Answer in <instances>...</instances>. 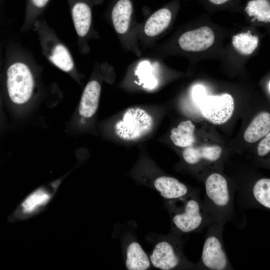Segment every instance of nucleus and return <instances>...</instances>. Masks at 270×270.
<instances>
[{
  "instance_id": "16",
  "label": "nucleus",
  "mask_w": 270,
  "mask_h": 270,
  "mask_svg": "<svg viewBox=\"0 0 270 270\" xmlns=\"http://www.w3.org/2000/svg\"><path fill=\"white\" fill-rule=\"evenodd\" d=\"M172 12L167 8H162L154 12L146 20L144 32L148 36H154L162 32L169 25Z\"/></svg>"
},
{
  "instance_id": "5",
  "label": "nucleus",
  "mask_w": 270,
  "mask_h": 270,
  "mask_svg": "<svg viewBox=\"0 0 270 270\" xmlns=\"http://www.w3.org/2000/svg\"><path fill=\"white\" fill-rule=\"evenodd\" d=\"M218 226V224L210 228L203 244L200 264L206 270H225L232 268Z\"/></svg>"
},
{
  "instance_id": "27",
  "label": "nucleus",
  "mask_w": 270,
  "mask_h": 270,
  "mask_svg": "<svg viewBox=\"0 0 270 270\" xmlns=\"http://www.w3.org/2000/svg\"><path fill=\"white\" fill-rule=\"evenodd\" d=\"M268 90L270 92V82H268Z\"/></svg>"
},
{
  "instance_id": "6",
  "label": "nucleus",
  "mask_w": 270,
  "mask_h": 270,
  "mask_svg": "<svg viewBox=\"0 0 270 270\" xmlns=\"http://www.w3.org/2000/svg\"><path fill=\"white\" fill-rule=\"evenodd\" d=\"M202 116L215 124H222L232 117L234 100L228 94L220 96H206L198 104Z\"/></svg>"
},
{
  "instance_id": "8",
  "label": "nucleus",
  "mask_w": 270,
  "mask_h": 270,
  "mask_svg": "<svg viewBox=\"0 0 270 270\" xmlns=\"http://www.w3.org/2000/svg\"><path fill=\"white\" fill-rule=\"evenodd\" d=\"M214 40L215 36L212 29L204 26L184 32L180 36L178 44L184 50L198 52L210 48Z\"/></svg>"
},
{
  "instance_id": "23",
  "label": "nucleus",
  "mask_w": 270,
  "mask_h": 270,
  "mask_svg": "<svg viewBox=\"0 0 270 270\" xmlns=\"http://www.w3.org/2000/svg\"><path fill=\"white\" fill-rule=\"evenodd\" d=\"M258 154L260 156H264L270 152V134L268 133L260 142L258 148Z\"/></svg>"
},
{
  "instance_id": "26",
  "label": "nucleus",
  "mask_w": 270,
  "mask_h": 270,
  "mask_svg": "<svg viewBox=\"0 0 270 270\" xmlns=\"http://www.w3.org/2000/svg\"><path fill=\"white\" fill-rule=\"evenodd\" d=\"M232 0H208V1L211 4L216 6L222 5Z\"/></svg>"
},
{
  "instance_id": "19",
  "label": "nucleus",
  "mask_w": 270,
  "mask_h": 270,
  "mask_svg": "<svg viewBox=\"0 0 270 270\" xmlns=\"http://www.w3.org/2000/svg\"><path fill=\"white\" fill-rule=\"evenodd\" d=\"M245 12L253 20L269 22H270V2L269 0H250L244 8Z\"/></svg>"
},
{
  "instance_id": "9",
  "label": "nucleus",
  "mask_w": 270,
  "mask_h": 270,
  "mask_svg": "<svg viewBox=\"0 0 270 270\" xmlns=\"http://www.w3.org/2000/svg\"><path fill=\"white\" fill-rule=\"evenodd\" d=\"M150 260L154 268L162 270L176 268L184 260L172 244L166 240H162L156 244Z\"/></svg>"
},
{
  "instance_id": "14",
  "label": "nucleus",
  "mask_w": 270,
  "mask_h": 270,
  "mask_svg": "<svg viewBox=\"0 0 270 270\" xmlns=\"http://www.w3.org/2000/svg\"><path fill=\"white\" fill-rule=\"evenodd\" d=\"M270 131V114L268 112L258 114L246 130L244 138L249 143H253L265 136Z\"/></svg>"
},
{
  "instance_id": "13",
  "label": "nucleus",
  "mask_w": 270,
  "mask_h": 270,
  "mask_svg": "<svg viewBox=\"0 0 270 270\" xmlns=\"http://www.w3.org/2000/svg\"><path fill=\"white\" fill-rule=\"evenodd\" d=\"M132 6L130 0H119L112 12V19L116 32L120 34L126 33L130 26Z\"/></svg>"
},
{
  "instance_id": "22",
  "label": "nucleus",
  "mask_w": 270,
  "mask_h": 270,
  "mask_svg": "<svg viewBox=\"0 0 270 270\" xmlns=\"http://www.w3.org/2000/svg\"><path fill=\"white\" fill-rule=\"evenodd\" d=\"M254 200L262 206L270 208V179L262 178L257 180L252 188Z\"/></svg>"
},
{
  "instance_id": "12",
  "label": "nucleus",
  "mask_w": 270,
  "mask_h": 270,
  "mask_svg": "<svg viewBox=\"0 0 270 270\" xmlns=\"http://www.w3.org/2000/svg\"><path fill=\"white\" fill-rule=\"evenodd\" d=\"M222 148L218 146H204L200 148L187 147L182 152L184 160L189 164L194 165L204 160L216 162L220 157Z\"/></svg>"
},
{
  "instance_id": "11",
  "label": "nucleus",
  "mask_w": 270,
  "mask_h": 270,
  "mask_svg": "<svg viewBox=\"0 0 270 270\" xmlns=\"http://www.w3.org/2000/svg\"><path fill=\"white\" fill-rule=\"evenodd\" d=\"M154 184L160 196L167 200L180 198L188 192V188L184 184L170 176H160L156 179Z\"/></svg>"
},
{
  "instance_id": "1",
  "label": "nucleus",
  "mask_w": 270,
  "mask_h": 270,
  "mask_svg": "<svg viewBox=\"0 0 270 270\" xmlns=\"http://www.w3.org/2000/svg\"><path fill=\"white\" fill-rule=\"evenodd\" d=\"M206 206L210 217L218 225L228 218L232 208V195L226 179L214 172L209 175L204 183Z\"/></svg>"
},
{
  "instance_id": "7",
  "label": "nucleus",
  "mask_w": 270,
  "mask_h": 270,
  "mask_svg": "<svg viewBox=\"0 0 270 270\" xmlns=\"http://www.w3.org/2000/svg\"><path fill=\"white\" fill-rule=\"evenodd\" d=\"M204 219L199 201L191 196L186 201L182 210L174 215L172 222L181 232L190 233L199 229L204 224Z\"/></svg>"
},
{
  "instance_id": "2",
  "label": "nucleus",
  "mask_w": 270,
  "mask_h": 270,
  "mask_svg": "<svg viewBox=\"0 0 270 270\" xmlns=\"http://www.w3.org/2000/svg\"><path fill=\"white\" fill-rule=\"evenodd\" d=\"M154 124L152 116L138 107L127 109L114 125L116 136L126 141L138 140L150 132Z\"/></svg>"
},
{
  "instance_id": "25",
  "label": "nucleus",
  "mask_w": 270,
  "mask_h": 270,
  "mask_svg": "<svg viewBox=\"0 0 270 270\" xmlns=\"http://www.w3.org/2000/svg\"><path fill=\"white\" fill-rule=\"evenodd\" d=\"M49 0H32L34 4L37 7L42 8L45 6Z\"/></svg>"
},
{
  "instance_id": "3",
  "label": "nucleus",
  "mask_w": 270,
  "mask_h": 270,
  "mask_svg": "<svg viewBox=\"0 0 270 270\" xmlns=\"http://www.w3.org/2000/svg\"><path fill=\"white\" fill-rule=\"evenodd\" d=\"M60 182V180H58L30 192L14 210L12 220H26L43 212L54 198Z\"/></svg>"
},
{
  "instance_id": "10",
  "label": "nucleus",
  "mask_w": 270,
  "mask_h": 270,
  "mask_svg": "<svg viewBox=\"0 0 270 270\" xmlns=\"http://www.w3.org/2000/svg\"><path fill=\"white\" fill-rule=\"evenodd\" d=\"M101 86L95 80L89 82L82 92L80 101L78 112L84 118L93 116L98 106Z\"/></svg>"
},
{
  "instance_id": "20",
  "label": "nucleus",
  "mask_w": 270,
  "mask_h": 270,
  "mask_svg": "<svg viewBox=\"0 0 270 270\" xmlns=\"http://www.w3.org/2000/svg\"><path fill=\"white\" fill-rule=\"evenodd\" d=\"M258 38L252 35L250 31L234 35L232 38V44L234 48L242 55H250L258 46Z\"/></svg>"
},
{
  "instance_id": "15",
  "label": "nucleus",
  "mask_w": 270,
  "mask_h": 270,
  "mask_svg": "<svg viewBox=\"0 0 270 270\" xmlns=\"http://www.w3.org/2000/svg\"><path fill=\"white\" fill-rule=\"evenodd\" d=\"M126 266L128 270H146L150 266V261L140 244L134 242L126 249Z\"/></svg>"
},
{
  "instance_id": "24",
  "label": "nucleus",
  "mask_w": 270,
  "mask_h": 270,
  "mask_svg": "<svg viewBox=\"0 0 270 270\" xmlns=\"http://www.w3.org/2000/svg\"><path fill=\"white\" fill-rule=\"evenodd\" d=\"M206 96L205 89L202 86L198 85L194 88L192 92V98L198 105Z\"/></svg>"
},
{
  "instance_id": "18",
  "label": "nucleus",
  "mask_w": 270,
  "mask_h": 270,
  "mask_svg": "<svg viewBox=\"0 0 270 270\" xmlns=\"http://www.w3.org/2000/svg\"><path fill=\"white\" fill-rule=\"evenodd\" d=\"M194 130L195 126L190 120L181 122L171 130L170 138L177 146H190L194 142Z\"/></svg>"
},
{
  "instance_id": "21",
  "label": "nucleus",
  "mask_w": 270,
  "mask_h": 270,
  "mask_svg": "<svg viewBox=\"0 0 270 270\" xmlns=\"http://www.w3.org/2000/svg\"><path fill=\"white\" fill-rule=\"evenodd\" d=\"M49 58L56 66L64 72H70L74 68L72 57L67 48L62 44H58L54 47Z\"/></svg>"
},
{
  "instance_id": "4",
  "label": "nucleus",
  "mask_w": 270,
  "mask_h": 270,
  "mask_svg": "<svg viewBox=\"0 0 270 270\" xmlns=\"http://www.w3.org/2000/svg\"><path fill=\"white\" fill-rule=\"evenodd\" d=\"M6 84L8 96L14 103L19 105L27 103L32 96L34 86L28 66L22 62L12 64L7 70Z\"/></svg>"
},
{
  "instance_id": "17",
  "label": "nucleus",
  "mask_w": 270,
  "mask_h": 270,
  "mask_svg": "<svg viewBox=\"0 0 270 270\" xmlns=\"http://www.w3.org/2000/svg\"><path fill=\"white\" fill-rule=\"evenodd\" d=\"M74 26L78 36H85L89 31L92 22V12L89 6L84 2L76 4L72 8Z\"/></svg>"
}]
</instances>
